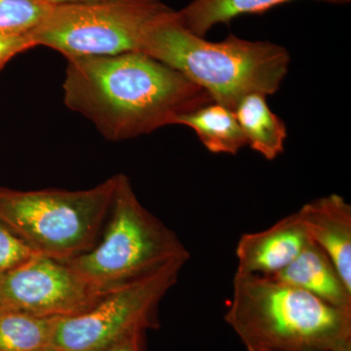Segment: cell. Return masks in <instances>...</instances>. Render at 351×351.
Wrapping results in <instances>:
<instances>
[{
	"instance_id": "cell-19",
	"label": "cell",
	"mask_w": 351,
	"mask_h": 351,
	"mask_svg": "<svg viewBox=\"0 0 351 351\" xmlns=\"http://www.w3.org/2000/svg\"><path fill=\"white\" fill-rule=\"evenodd\" d=\"M97 351H147L145 332H135Z\"/></svg>"
},
{
	"instance_id": "cell-11",
	"label": "cell",
	"mask_w": 351,
	"mask_h": 351,
	"mask_svg": "<svg viewBox=\"0 0 351 351\" xmlns=\"http://www.w3.org/2000/svg\"><path fill=\"white\" fill-rule=\"evenodd\" d=\"M269 277L302 289L332 306L351 311V289L326 253L313 241L285 269Z\"/></svg>"
},
{
	"instance_id": "cell-20",
	"label": "cell",
	"mask_w": 351,
	"mask_h": 351,
	"mask_svg": "<svg viewBox=\"0 0 351 351\" xmlns=\"http://www.w3.org/2000/svg\"><path fill=\"white\" fill-rule=\"evenodd\" d=\"M51 6L64 5V4L86 3V2L98 1V0H40Z\"/></svg>"
},
{
	"instance_id": "cell-17",
	"label": "cell",
	"mask_w": 351,
	"mask_h": 351,
	"mask_svg": "<svg viewBox=\"0 0 351 351\" xmlns=\"http://www.w3.org/2000/svg\"><path fill=\"white\" fill-rule=\"evenodd\" d=\"M36 254L0 223V276L18 267Z\"/></svg>"
},
{
	"instance_id": "cell-16",
	"label": "cell",
	"mask_w": 351,
	"mask_h": 351,
	"mask_svg": "<svg viewBox=\"0 0 351 351\" xmlns=\"http://www.w3.org/2000/svg\"><path fill=\"white\" fill-rule=\"evenodd\" d=\"M52 7L40 0H0V36L32 34Z\"/></svg>"
},
{
	"instance_id": "cell-6",
	"label": "cell",
	"mask_w": 351,
	"mask_h": 351,
	"mask_svg": "<svg viewBox=\"0 0 351 351\" xmlns=\"http://www.w3.org/2000/svg\"><path fill=\"white\" fill-rule=\"evenodd\" d=\"M172 9L160 0H98L53 6L32 34L66 60L138 52L145 34Z\"/></svg>"
},
{
	"instance_id": "cell-2",
	"label": "cell",
	"mask_w": 351,
	"mask_h": 351,
	"mask_svg": "<svg viewBox=\"0 0 351 351\" xmlns=\"http://www.w3.org/2000/svg\"><path fill=\"white\" fill-rule=\"evenodd\" d=\"M138 52L179 71L232 110L248 95L276 93L290 64L288 51L269 41L232 34L211 43L195 36L179 24L174 10L149 27Z\"/></svg>"
},
{
	"instance_id": "cell-7",
	"label": "cell",
	"mask_w": 351,
	"mask_h": 351,
	"mask_svg": "<svg viewBox=\"0 0 351 351\" xmlns=\"http://www.w3.org/2000/svg\"><path fill=\"white\" fill-rule=\"evenodd\" d=\"M188 261H175L108 290L89 311L57 318L52 348L97 351L138 332L158 327V307Z\"/></svg>"
},
{
	"instance_id": "cell-3",
	"label": "cell",
	"mask_w": 351,
	"mask_h": 351,
	"mask_svg": "<svg viewBox=\"0 0 351 351\" xmlns=\"http://www.w3.org/2000/svg\"><path fill=\"white\" fill-rule=\"evenodd\" d=\"M225 319L248 351H328L351 338V311L255 274H235Z\"/></svg>"
},
{
	"instance_id": "cell-10",
	"label": "cell",
	"mask_w": 351,
	"mask_h": 351,
	"mask_svg": "<svg viewBox=\"0 0 351 351\" xmlns=\"http://www.w3.org/2000/svg\"><path fill=\"white\" fill-rule=\"evenodd\" d=\"M309 239L326 253L351 289V206L330 195L306 203L297 212Z\"/></svg>"
},
{
	"instance_id": "cell-8",
	"label": "cell",
	"mask_w": 351,
	"mask_h": 351,
	"mask_svg": "<svg viewBox=\"0 0 351 351\" xmlns=\"http://www.w3.org/2000/svg\"><path fill=\"white\" fill-rule=\"evenodd\" d=\"M108 291L86 282L68 263L34 255L0 276V307L44 318L89 311Z\"/></svg>"
},
{
	"instance_id": "cell-18",
	"label": "cell",
	"mask_w": 351,
	"mask_h": 351,
	"mask_svg": "<svg viewBox=\"0 0 351 351\" xmlns=\"http://www.w3.org/2000/svg\"><path fill=\"white\" fill-rule=\"evenodd\" d=\"M36 47L32 34L25 36H0V71L14 57Z\"/></svg>"
},
{
	"instance_id": "cell-14",
	"label": "cell",
	"mask_w": 351,
	"mask_h": 351,
	"mask_svg": "<svg viewBox=\"0 0 351 351\" xmlns=\"http://www.w3.org/2000/svg\"><path fill=\"white\" fill-rule=\"evenodd\" d=\"M293 0H193L188 6L176 12L178 22L186 31L204 38L219 24L248 14L263 13ZM330 3H348L350 0H320Z\"/></svg>"
},
{
	"instance_id": "cell-22",
	"label": "cell",
	"mask_w": 351,
	"mask_h": 351,
	"mask_svg": "<svg viewBox=\"0 0 351 351\" xmlns=\"http://www.w3.org/2000/svg\"><path fill=\"white\" fill-rule=\"evenodd\" d=\"M44 351H60V350H56V348H49V350H46Z\"/></svg>"
},
{
	"instance_id": "cell-4",
	"label": "cell",
	"mask_w": 351,
	"mask_h": 351,
	"mask_svg": "<svg viewBox=\"0 0 351 351\" xmlns=\"http://www.w3.org/2000/svg\"><path fill=\"white\" fill-rule=\"evenodd\" d=\"M117 175L82 191H19L0 186V223L36 254L68 262L98 243Z\"/></svg>"
},
{
	"instance_id": "cell-15",
	"label": "cell",
	"mask_w": 351,
	"mask_h": 351,
	"mask_svg": "<svg viewBox=\"0 0 351 351\" xmlns=\"http://www.w3.org/2000/svg\"><path fill=\"white\" fill-rule=\"evenodd\" d=\"M56 320L0 307V351L49 350Z\"/></svg>"
},
{
	"instance_id": "cell-12",
	"label": "cell",
	"mask_w": 351,
	"mask_h": 351,
	"mask_svg": "<svg viewBox=\"0 0 351 351\" xmlns=\"http://www.w3.org/2000/svg\"><path fill=\"white\" fill-rule=\"evenodd\" d=\"M233 112L246 138L247 145L252 149L269 160L282 154L287 128L283 120L270 110L267 96L248 95L239 101Z\"/></svg>"
},
{
	"instance_id": "cell-1",
	"label": "cell",
	"mask_w": 351,
	"mask_h": 351,
	"mask_svg": "<svg viewBox=\"0 0 351 351\" xmlns=\"http://www.w3.org/2000/svg\"><path fill=\"white\" fill-rule=\"evenodd\" d=\"M68 62L64 104L112 142L173 125L181 115L214 101L203 88L145 53Z\"/></svg>"
},
{
	"instance_id": "cell-21",
	"label": "cell",
	"mask_w": 351,
	"mask_h": 351,
	"mask_svg": "<svg viewBox=\"0 0 351 351\" xmlns=\"http://www.w3.org/2000/svg\"><path fill=\"white\" fill-rule=\"evenodd\" d=\"M328 351H351V338L345 339Z\"/></svg>"
},
{
	"instance_id": "cell-13",
	"label": "cell",
	"mask_w": 351,
	"mask_h": 351,
	"mask_svg": "<svg viewBox=\"0 0 351 351\" xmlns=\"http://www.w3.org/2000/svg\"><path fill=\"white\" fill-rule=\"evenodd\" d=\"M175 124L193 129L213 154H237L247 145L234 112L216 101L181 115Z\"/></svg>"
},
{
	"instance_id": "cell-9",
	"label": "cell",
	"mask_w": 351,
	"mask_h": 351,
	"mask_svg": "<svg viewBox=\"0 0 351 351\" xmlns=\"http://www.w3.org/2000/svg\"><path fill=\"white\" fill-rule=\"evenodd\" d=\"M297 212L262 232L245 233L237 242V272L272 276L285 269L311 242Z\"/></svg>"
},
{
	"instance_id": "cell-5",
	"label": "cell",
	"mask_w": 351,
	"mask_h": 351,
	"mask_svg": "<svg viewBox=\"0 0 351 351\" xmlns=\"http://www.w3.org/2000/svg\"><path fill=\"white\" fill-rule=\"evenodd\" d=\"M108 217L101 241L64 262L95 287L108 291L168 263L191 258L178 235L141 204L125 175H117Z\"/></svg>"
}]
</instances>
